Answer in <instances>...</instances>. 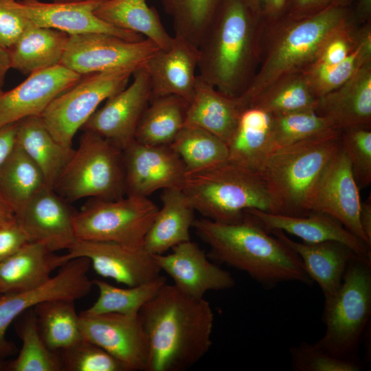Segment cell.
<instances>
[{"label":"cell","instance_id":"6da1fadb","mask_svg":"<svg viewBox=\"0 0 371 371\" xmlns=\"http://www.w3.org/2000/svg\"><path fill=\"white\" fill-rule=\"evenodd\" d=\"M148 348L147 371H182L196 364L212 346L214 313L166 283L139 313Z\"/></svg>","mask_w":371,"mask_h":371},{"label":"cell","instance_id":"7a4b0ae2","mask_svg":"<svg viewBox=\"0 0 371 371\" xmlns=\"http://www.w3.org/2000/svg\"><path fill=\"white\" fill-rule=\"evenodd\" d=\"M232 223L205 218L195 219L192 227L210 247L211 260L243 271L265 289L295 281L311 285L300 256L254 216Z\"/></svg>","mask_w":371,"mask_h":371},{"label":"cell","instance_id":"3957f363","mask_svg":"<svg viewBox=\"0 0 371 371\" xmlns=\"http://www.w3.org/2000/svg\"><path fill=\"white\" fill-rule=\"evenodd\" d=\"M355 23L358 24L352 6L329 5L306 17L285 16L263 25L256 71L238 98L241 109L249 106L278 78L306 69L317 60L332 36Z\"/></svg>","mask_w":371,"mask_h":371},{"label":"cell","instance_id":"277c9868","mask_svg":"<svg viewBox=\"0 0 371 371\" xmlns=\"http://www.w3.org/2000/svg\"><path fill=\"white\" fill-rule=\"evenodd\" d=\"M262 27L243 0H223L198 45V76L228 96H240L258 67Z\"/></svg>","mask_w":371,"mask_h":371},{"label":"cell","instance_id":"5b68a950","mask_svg":"<svg viewBox=\"0 0 371 371\" xmlns=\"http://www.w3.org/2000/svg\"><path fill=\"white\" fill-rule=\"evenodd\" d=\"M341 147V131L330 129L273 151L256 172L269 197L270 213L292 216L311 214L316 186Z\"/></svg>","mask_w":371,"mask_h":371},{"label":"cell","instance_id":"8992f818","mask_svg":"<svg viewBox=\"0 0 371 371\" xmlns=\"http://www.w3.org/2000/svg\"><path fill=\"white\" fill-rule=\"evenodd\" d=\"M182 190L195 211L221 223L240 220L248 209L269 212L266 186L256 172L229 161L187 173Z\"/></svg>","mask_w":371,"mask_h":371},{"label":"cell","instance_id":"52a82bcc","mask_svg":"<svg viewBox=\"0 0 371 371\" xmlns=\"http://www.w3.org/2000/svg\"><path fill=\"white\" fill-rule=\"evenodd\" d=\"M324 299L326 331L316 344L337 357L359 361V344L371 315V257L357 255L337 292Z\"/></svg>","mask_w":371,"mask_h":371},{"label":"cell","instance_id":"ba28073f","mask_svg":"<svg viewBox=\"0 0 371 371\" xmlns=\"http://www.w3.org/2000/svg\"><path fill=\"white\" fill-rule=\"evenodd\" d=\"M84 131L54 190L69 201L124 196L122 149L91 131Z\"/></svg>","mask_w":371,"mask_h":371},{"label":"cell","instance_id":"9c48e42d","mask_svg":"<svg viewBox=\"0 0 371 371\" xmlns=\"http://www.w3.org/2000/svg\"><path fill=\"white\" fill-rule=\"evenodd\" d=\"M158 210L146 196L92 199L74 213L75 234L77 239L113 242L141 249Z\"/></svg>","mask_w":371,"mask_h":371},{"label":"cell","instance_id":"30bf717a","mask_svg":"<svg viewBox=\"0 0 371 371\" xmlns=\"http://www.w3.org/2000/svg\"><path fill=\"white\" fill-rule=\"evenodd\" d=\"M134 72L119 70L83 75L56 97L41 115L45 125L61 144L72 147L74 137L99 105L125 88Z\"/></svg>","mask_w":371,"mask_h":371},{"label":"cell","instance_id":"8fae6325","mask_svg":"<svg viewBox=\"0 0 371 371\" xmlns=\"http://www.w3.org/2000/svg\"><path fill=\"white\" fill-rule=\"evenodd\" d=\"M160 49L153 41H138L107 34L69 35L60 65L82 76L119 70L135 72Z\"/></svg>","mask_w":371,"mask_h":371},{"label":"cell","instance_id":"7c38bea8","mask_svg":"<svg viewBox=\"0 0 371 371\" xmlns=\"http://www.w3.org/2000/svg\"><path fill=\"white\" fill-rule=\"evenodd\" d=\"M89 259L76 258L62 266L58 273L43 285L27 291L0 297V358L15 353L14 345L5 337L8 326L21 314L43 302L54 299L76 300L87 295L93 286L87 273Z\"/></svg>","mask_w":371,"mask_h":371},{"label":"cell","instance_id":"4fadbf2b","mask_svg":"<svg viewBox=\"0 0 371 371\" xmlns=\"http://www.w3.org/2000/svg\"><path fill=\"white\" fill-rule=\"evenodd\" d=\"M133 76L131 84L105 100L82 128L100 135L122 150L135 140L137 126L151 98L146 66L135 71Z\"/></svg>","mask_w":371,"mask_h":371},{"label":"cell","instance_id":"5bb4252c","mask_svg":"<svg viewBox=\"0 0 371 371\" xmlns=\"http://www.w3.org/2000/svg\"><path fill=\"white\" fill-rule=\"evenodd\" d=\"M84 339L103 348L126 371H147L148 348L139 314H80Z\"/></svg>","mask_w":371,"mask_h":371},{"label":"cell","instance_id":"9a60e30c","mask_svg":"<svg viewBox=\"0 0 371 371\" xmlns=\"http://www.w3.org/2000/svg\"><path fill=\"white\" fill-rule=\"evenodd\" d=\"M122 150L126 195L148 197L157 190L182 189L188 172L170 146L134 140Z\"/></svg>","mask_w":371,"mask_h":371},{"label":"cell","instance_id":"2e32d148","mask_svg":"<svg viewBox=\"0 0 371 371\" xmlns=\"http://www.w3.org/2000/svg\"><path fill=\"white\" fill-rule=\"evenodd\" d=\"M67 251L65 255L68 261L86 258L99 276L126 286L150 282L159 276L161 271L154 256L144 248H130L113 242L77 239Z\"/></svg>","mask_w":371,"mask_h":371},{"label":"cell","instance_id":"e0dca14e","mask_svg":"<svg viewBox=\"0 0 371 371\" xmlns=\"http://www.w3.org/2000/svg\"><path fill=\"white\" fill-rule=\"evenodd\" d=\"M361 203L359 188L350 163L341 146L327 164L316 186L311 212L331 216L371 247L359 223Z\"/></svg>","mask_w":371,"mask_h":371},{"label":"cell","instance_id":"ac0fdd59","mask_svg":"<svg viewBox=\"0 0 371 371\" xmlns=\"http://www.w3.org/2000/svg\"><path fill=\"white\" fill-rule=\"evenodd\" d=\"M82 76L58 65L29 74L14 88L0 91V128L31 116H41L60 94Z\"/></svg>","mask_w":371,"mask_h":371},{"label":"cell","instance_id":"d6986e66","mask_svg":"<svg viewBox=\"0 0 371 371\" xmlns=\"http://www.w3.org/2000/svg\"><path fill=\"white\" fill-rule=\"evenodd\" d=\"M74 213L63 198L45 186L16 212V221L30 242L38 243L56 252L69 249L77 240Z\"/></svg>","mask_w":371,"mask_h":371},{"label":"cell","instance_id":"ffe728a7","mask_svg":"<svg viewBox=\"0 0 371 371\" xmlns=\"http://www.w3.org/2000/svg\"><path fill=\"white\" fill-rule=\"evenodd\" d=\"M171 250L170 254L153 256L161 270L186 295L201 299L210 291H222L234 286L231 273L213 262L191 240Z\"/></svg>","mask_w":371,"mask_h":371},{"label":"cell","instance_id":"44dd1931","mask_svg":"<svg viewBox=\"0 0 371 371\" xmlns=\"http://www.w3.org/2000/svg\"><path fill=\"white\" fill-rule=\"evenodd\" d=\"M96 3H45L38 0H16V5L32 24L63 32L69 35L102 33L128 41H138L144 36L111 25L100 19Z\"/></svg>","mask_w":371,"mask_h":371},{"label":"cell","instance_id":"7402d4cb","mask_svg":"<svg viewBox=\"0 0 371 371\" xmlns=\"http://www.w3.org/2000/svg\"><path fill=\"white\" fill-rule=\"evenodd\" d=\"M198 47L186 38L175 35L170 47L159 49L146 64L151 98L175 95L188 103L196 82Z\"/></svg>","mask_w":371,"mask_h":371},{"label":"cell","instance_id":"603a6c76","mask_svg":"<svg viewBox=\"0 0 371 371\" xmlns=\"http://www.w3.org/2000/svg\"><path fill=\"white\" fill-rule=\"evenodd\" d=\"M315 112L335 130L371 128V63L339 87L319 98Z\"/></svg>","mask_w":371,"mask_h":371},{"label":"cell","instance_id":"cb8c5ba5","mask_svg":"<svg viewBox=\"0 0 371 371\" xmlns=\"http://www.w3.org/2000/svg\"><path fill=\"white\" fill-rule=\"evenodd\" d=\"M244 212L256 217L267 232L282 230L308 244L339 241L348 245L359 255L371 257L370 246L348 231L339 221L325 213L312 212L304 216H292L254 208Z\"/></svg>","mask_w":371,"mask_h":371},{"label":"cell","instance_id":"d4e9b609","mask_svg":"<svg viewBox=\"0 0 371 371\" xmlns=\"http://www.w3.org/2000/svg\"><path fill=\"white\" fill-rule=\"evenodd\" d=\"M269 232L297 253L308 276L321 288L324 298L337 292L350 262L359 255L348 245L339 241L308 244L291 240L282 230Z\"/></svg>","mask_w":371,"mask_h":371},{"label":"cell","instance_id":"484cf974","mask_svg":"<svg viewBox=\"0 0 371 371\" xmlns=\"http://www.w3.org/2000/svg\"><path fill=\"white\" fill-rule=\"evenodd\" d=\"M67 262L65 254L57 255L42 244L28 242L0 262V291L8 294L39 287Z\"/></svg>","mask_w":371,"mask_h":371},{"label":"cell","instance_id":"4316f807","mask_svg":"<svg viewBox=\"0 0 371 371\" xmlns=\"http://www.w3.org/2000/svg\"><path fill=\"white\" fill-rule=\"evenodd\" d=\"M162 206L148 230L143 248L152 255L166 253L190 240V230L195 221L193 206L181 188L163 190Z\"/></svg>","mask_w":371,"mask_h":371},{"label":"cell","instance_id":"83f0119b","mask_svg":"<svg viewBox=\"0 0 371 371\" xmlns=\"http://www.w3.org/2000/svg\"><path fill=\"white\" fill-rule=\"evenodd\" d=\"M240 111L238 98L224 94L197 74L185 126L205 130L227 144L236 127Z\"/></svg>","mask_w":371,"mask_h":371},{"label":"cell","instance_id":"f1b7e54d","mask_svg":"<svg viewBox=\"0 0 371 371\" xmlns=\"http://www.w3.org/2000/svg\"><path fill=\"white\" fill-rule=\"evenodd\" d=\"M272 115L256 106L241 109L236 127L227 143L228 161L257 172L273 152Z\"/></svg>","mask_w":371,"mask_h":371},{"label":"cell","instance_id":"f546056e","mask_svg":"<svg viewBox=\"0 0 371 371\" xmlns=\"http://www.w3.org/2000/svg\"><path fill=\"white\" fill-rule=\"evenodd\" d=\"M16 142L41 171L46 187L54 190L74 149L58 142L41 116L17 122Z\"/></svg>","mask_w":371,"mask_h":371},{"label":"cell","instance_id":"4dcf8cb0","mask_svg":"<svg viewBox=\"0 0 371 371\" xmlns=\"http://www.w3.org/2000/svg\"><path fill=\"white\" fill-rule=\"evenodd\" d=\"M69 36L63 32L30 23L8 49L12 68L30 74L60 65Z\"/></svg>","mask_w":371,"mask_h":371},{"label":"cell","instance_id":"1f68e13d","mask_svg":"<svg viewBox=\"0 0 371 371\" xmlns=\"http://www.w3.org/2000/svg\"><path fill=\"white\" fill-rule=\"evenodd\" d=\"M95 14L111 25L145 36L162 50L173 40L163 25L160 16L146 0H108L100 3Z\"/></svg>","mask_w":371,"mask_h":371},{"label":"cell","instance_id":"d6a6232c","mask_svg":"<svg viewBox=\"0 0 371 371\" xmlns=\"http://www.w3.org/2000/svg\"><path fill=\"white\" fill-rule=\"evenodd\" d=\"M188 106V102L175 95L150 99L135 140L150 146H170L185 126Z\"/></svg>","mask_w":371,"mask_h":371},{"label":"cell","instance_id":"836d02e7","mask_svg":"<svg viewBox=\"0 0 371 371\" xmlns=\"http://www.w3.org/2000/svg\"><path fill=\"white\" fill-rule=\"evenodd\" d=\"M74 302V300L54 299L33 308L41 336L52 350L60 352L83 339Z\"/></svg>","mask_w":371,"mask_h":371},{"label":"cell","instance_id":"e575fe53","mask_svg":"<svg viewBox=\"0 0 371 371\" xmlns=\"http://www.w3.org/2000/svg\"><path fill=\"white\" fill-rule=\"evenodd\" d=\"M45 186L41 171L16 142L0 168V194L16 214Z\"/></svg>","mask_w":371,"mask_h":371},{"label":"cell","instance_id":"d590c367","mask_svg":"<svg viewBox=\"0 0 371 371\" xmlns=\"http://www.w3.org/2000/svg\"><path fill=\"white\" fill-rule=\"evenodd\" d=\"M369 63H371V21L360 25L358 43L345 60L333 65L313 64L303 71L319 98L339 87Z\"/></svg>","mask_w":371,"mask_h":371},{"label":"cell","instance_id":"8d00e7d4","mask_svg":"<svg viewBox=\"0 0 371 371\" xmlns=\"http://www.w3.org/2000/svg\"><path fill=\"white\" fill-rule=\"evenodd\" d=\"M318 99L302 71L278 78L247 106H256L272 115L315 111Z\"/></svg>","mask_w":371,"mask_h":371},{"label":"cell","instance_id":"74e56055","mask_svg":"<svg viewBox=\"0 0 371 371\" xmlns=\"http://www.w3.org/2000/svg\"><path fill=\"white\" fill-rule=\"evenodd\" d=\"M188 173L205 170L228 161L227 144L202 128L185 126L170 145Z\"/></svg>","mask_w":371,"mask_h":371},{"label":"cell","instance_id":"f35d334b","mask_svg":"<svg viewBox=\"0 0 371 371\" xmlns=\"http://www.w3.org/2000/svg\"><path fill=\"white\" fill-rule=\"evenodd\" d=\"M93 283L98 289V297L82 313L134 315H138L144 304L166 283V279L160 275L150 282L127 288L117 287L100 280H93Z\"/></svg>","mask_w":371,"mask_h":371},{"label":"cell","instance_id":"ab89813d","mask_svg":"<svg viewBox=\"0 0 371 371\" xmlns=\"http://www.w3.org/2000/svg\"><path fill=\"white\" fill-rule=\"evenodd\" d=\"M18 328L22 346L16 359L7 365L11 371H60V352L51 350L43 340L32 308L26 311Z\"/></svg>","mask_w":371,"mask_h":371},{"label":"cell","instance_id":"60d3db41","mask_svg":"<svg viewBox=\"0 0 371 371\" xmlns=\"http://www.w3.org/2000/svg\"><path fill=\"white\" fill-rule=\"evenodd\" d=\"M223 0H161L175 35L198 45Z\"/></svg>","mask_w":371,"mask_h":371},{"label":"cell","instance_id":"b9f144b4","mask_svg":"<svg viewBox=\"0 0 371 371\" xmlns=\"http://www.w3.org/2000/svg\"><path fill=\"white\" fill-rule=\"evenodd\" d=\"M272 115V114H271ZM333 129L329 122L315 111L272 115L273 151Z\"/></svg>","mask_w":371,"mask_h":371},{"label":"cell","instance_id":"7bdbcfd3","mask_svg":"<svg viewBox=\"0 0 371 371\" xmlns=\"http://www.w3.org/2000/svg\"><path fill=\"white\" fill-rule=\"evenodd\" d=\"M60 353L63 370L126 371L117 359L99 346L84 338Z\"/></svg>","mask_w":371,"mask_h":371},{"label":"cell","instance_id":"ee69618b","mask_svg":"<svg viewBox=\"0 0 371 371\" xmlns=\"http://www.w3.org/2000/svg\"><path fill=\"white\" fill-rule=\"evenodd\" d=\"M341 146L346 155L359 188L371 183V128L354 127L341 131Z\"/></svg>","mask_w":371,"mask_h":371},{"label":"cell","instance_id":"f6af8a7d","mask_svg":"<svg viewBox=\"0 0 371 371\" xmlns=\"http://www.w3.org/2000/svg\"><path fill=\"white\" fill-rule=\"evenodd\" d=\"M291 365L297 371H359L360 361L337 357L320 348L316 343L306 341L290 348Z\"/></svg>","mask_w":371,"mask_h":371},{"label":"cell","instance_id":"bcb514c9","mask_svg":"<svg viewBox=\"0 0 371 371\" xmlns=\"http://www.w3.org/2000/svg\"><path fill=\"white\" fill-rule=\"evenodd\" d=\"M359 26L357 23L352 24L332 36L313 64L333 65L345 60L358 43Z\"/></svg>","mask_w":371,"mask_h":371},{"label":"cell","instance_id":"7dc6e473","mask_svg":"<svg viewBox=\"0 0 371 371\" xmlns=\"http://www.w3.org/2000/svg\"><path fill=\"white\" fill-rule=\"evenodd\" d=\"M30 21L16 5V0H0V46L10 49Z\"/></svg>","mask_w":371,"mask_h":371},{"label":"cell","instance_id":"c3c4849f","mask_svg":"<svg viewBox=\"0 0 371 371\" xmlns=\"http://www.w3.org/2000/svg\"><path fill=\"white\" fill-rule=\"evenodd\" d=\"M30 242L29 238L16 221L0 225V262L14 254Z\"/></svg>","mask_w":371,"mask_h":371},{"label":"cell","instance_id":"681fc988","mask_svg":"<svg viewBox=\"0 0 371 371\" xmlns=\"http://www.w3.org/2000/svg\"><path fill=\"white\" fill-rule=\"evenodd\" d=\"M263 25L274 23L286 16L287 0H243Z\"/></svg>","mask_w":371,"mask_h":371},{"label":"cell","instance_id":"f907efd6","mask_svg":"<svg viewBox=\"0 0 371 371\" xmlns=\"http://www.w3.org/2000/svg\"><path fill=\"white\" fill-rule=\"evenodd\" d=\"M328 5V0H287L286 16L299 19L314 14Z\"/></svg>","mask_w":371,"mask_h":371},{"label":"cell","instance_id":"816d5d0a","mask_svg":"<svg viewBox=\"0 0 371 371\" xmlns=\"http://www.w3.org/2000/svg\"><path fill=\"white\" fill-rule=\"evenodd\" d=\"M17 122L0 128V168L16 144Z\"/></svg>","mask_w":371,"mask_h":371},{"label":"cell","instance_id":"f5cc1de1","mask_svg":"<svg viewBox=\"0 0 371 371\" xmlns=\"http://www.w3.org/2000/svg\"><path fill=\"white\" fill-rule=\"evenodd\" d=\"M361 227L371 243V198L370 196L365 201H361L359 214Z\"/></svg>","mask_w":371,"mask_h":371},{"label":"cell","instance_id":"db71d44e","mask_svg":"<svg viewBox=\"0 0 371 371\" xmlns=\"http://www.w3.org/2000/svg\"><path fill=\"white\" fill-rule=\"evenodd\" d=\"M355 6L352 8L358 24L371 21V0H355Z\"/></svg>","mask_w":371,"mask_h":371},{"label":"cell","instance_id":"11a10c76","mask_svg":"<svg viewBox=\"0 0 371 371\" xmlns=\"http://www.w3.org/2000/svg\"><path fill=\"white\" fill-rule=\"evenodd\" d=\"M15 219L14 210L0 194V225L13 222Z\"/></svg>","mask_w":371,"mask_h":371},{"label":"cell","instance_id":"9f6ffc18","mask_svg":"<svg viewBox=\"0 0 371 371\" xmlns=\"http://www.w3.org/2000/svg\"><path fill=\"white\" fill-rule=\"evenodd\" d=\"M11 66L10 54L8 49L0 46V89L4 83V80L7 72Z\"/></svg>","mask_w":371,"mask_h":371},{"label":"cell","instance_id":"6f0895ef","mask_svg":"<svg viewBox=\"0 0 371 371\" xmlns=\"http://www.w3.org/2000/svg\"><path fill=\"white\" fill-rule=\"evenodd\" d=\"M328 5H334L342 7H350L355 0H328Z\"/></svg>","mask_w":371,"mask_h":371},{"label":"cell","instance_id":"680465c9","mask_svg":"<svg viewBox=\"0 0 371 371\" xmlns=\"http://www.w3.org/2000/svg\"><path fill=\"white\" fill-rule=\"evenodd\" d=\"M108 0H52L54 2L59 3H101Z\"/></svg>","mask_w":371,"mask_h":371},{"label":"cell","instance_id":"91938a15","mask_svg":"<svg viewBox=\"0 0 371 371\" xmlns=\"http://www.w3.org/2000/svg\"><path fill=\"white\" fill-rule=\"evenodd\" d=\"M5 368H7V365L0 359V370H3Z\"/></svg>","mask_w":371,"mask_h":371},{"label":"cell","instance_id":"94428289","mask_svg":"<svg viewBox=\"0 0 371 371\" xmlns=\"http://www.w3.org/2000/svg\"><path fill=\"white\" fill-rule=\"evenodd\" d=\"M2 295H3V294H2V293H1V291H0V297H1Z\"/></svg>","mask_w":371,"mask_h":371},{"label":"cell","instance_id":"6125c7cd","mask_svg":"<svg viewBox=\"0 0 371 371\" xmlns=\"http://www.w3.org/2000/svg\"><path fill=\"white\" fill-rule=\"evenodd\" d=\"M1 90H2V89H0V91H1Z\"/></svg>","mask_w":371,"mask_h":371},{"label":"cell","instance_id":"be15d7a7","mask_svg":"<svg viewBox=\"0 0 371 371\" xmlns=\"http://www.w3.org/2000/svg\"><path fill=\"white\" fill-rule=\"evenodd\" d=\"M16 1H18V0H16Z\"/></svg>","mask_w":371,"mask_h":371}]
</instances>
